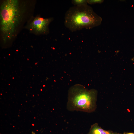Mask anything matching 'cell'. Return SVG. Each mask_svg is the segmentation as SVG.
Here are the masks:
<instances>
[{
  "instance_id": "obj_2",
  "label": "cell",
  "mask_w": 134,
  "mask_h": 134,
  "mask_svg": "<svg viewBox=\"0 0 134 134\" xmlns=\"http://www.w3.org/2000/svg\"><path fill=\"white\" fill-rule=\"evenodd\" d=\"M24 10L17 0H6L1 3L0 9L1 35L5 42L14 36L21 23Z\"/></svg>"
},
{
  "instance_id": "obj_5",
  "label": "cell",
  "mask_w": 134,
  "mask_h": 134,
  "mask_svg": "<svg viewBox=\"0 0 134 134\" xmlns=\"http://www.w3.org/2000/svg\"><path fill=\"white\" fill-rule=\"evenodd\" d=\"M111 130H104L99 126L97 123L92 125L88 134H121Z\"/></svg>"
},
{
  "instance_id": "obj_3",
  "label": "cell",
  "mask_w": 134,
  "mask_h": 134,
  "mask_svg": "<svg viewBox=\"0 0 134 134\" xmlns=\"http://www.w3.org/2000/svg\"><path fill=\"white\" fill-rule=\"evenodd\" d=\"M97 96L96 89H88L80 84L74 85L68 91L67 109L70 111L94 112L97 108Z\"/></svg>"
},
{
  "instance_id": "obj_1",
  "label": "cell",
  "mask_w": 134,
  "mask_h": 134,
  "mask_svg": "<svg viewBox=\"0 0 134 134\" xmlns=\"http://www.w3.org/2000/svg\"><path fill=\"white\" fill-rule=\"evenodd\" d=\"M101 18L87 4L70 7L66 12L64 25L72 32L91 29L101 24Z\"/></svg>"
},
{
  "instance_id": "obj_7",
  "label": "cell",
  "mask_w": 134,
  "mask_h": 134,
  "mask_svg": "<svg viewBox=\"0 0 134 134\" xmlns=\"http://www.w3.org/2000/svg\"><path fill=\"white\" fill-rule=\"evenodd\" d=\"M103 0H87L88 3L91 4H100L103 2Z\"/></svg>"
},
{
  "instance_id": "obj_4",
  "label": "cell",
  "mask_w": 134,
  "mask_h": 134,
  "mask_svg": "<svg viewBox=\"0 0 134 134\" xmlns=\"http://www.w3.org/2000/svg\"><path fill=\"white\" fill-rule=\"evenodd\" d=\"M53 20L52 18L36 17L30 23L29 26V29L37 33L47 34L49 33V25Z\"/></svg>"
},
{
  "instance_id": "obj_8",
  "label": "cell",
  "mask_w": 134,
  "mask_h": 134,
  "mask_svg": "<svg viewBox=\"0 0 134 134\" xmlns=\"http://www.w3.org/2000/svg\"><path fill=\"white\" fill-rule=\"evenodd\" d=\"M123 134H134V133L132 132H124Z\"/></svg>"
},
{
  "instance_id": "obj_6",
  "label": "cell",
  "mask_w": 134,
  "mask_h": 134,
  "mask_svg": "<svg viewBox=\"0 0 134 134\" xmlns=\"http://www.w3.org/2000/svg\"><path fill=\"white\" fill-rule=\"evenodd\" d=\"M71 3L74 6H80L88 3L87 0H72Z\"/></svg>"
},
{
  "instance_id": "obj_9",
  "label": "cell",
  "mask_w": 134,
  "mask_h": 134,
  "mask_svg": "<svg viewBox=\"0 0 134 134\" xmlns=\"http://www.w3.org/2000/svg\"><path fill=\"white\" fill-rule=\"evenodd\" d=\"M32 134H35V133H34V132L32 131Z\"/></svg>"
}]
</instances>
